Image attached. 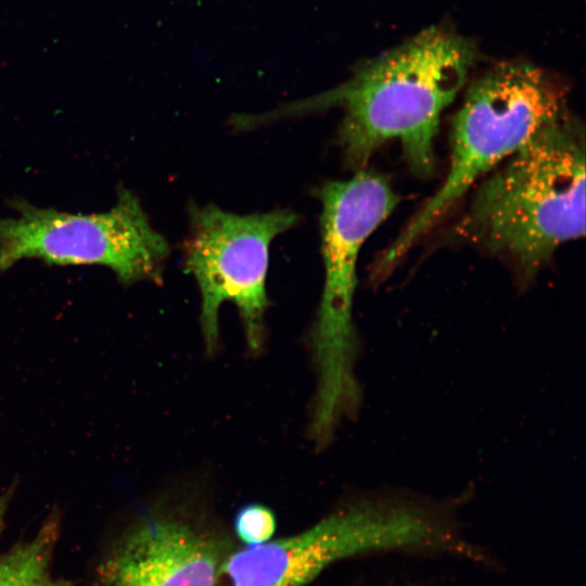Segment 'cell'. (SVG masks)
<instances>
[{
  "instance_id": "1",
  "label": "cell",
  "mask_w": 586,
  "mask_h": 586,
  "mask_svg": "<svg viewBox=\"0 0 586 586\" xmlns=\"http://www.w3.org/2000/svg\"><path fill=\"white\" fill-rule=\"evenodd\" d=\"M475 58L471 40L430 27L361 64L343 84L266 114H241L240 124L251 129L340 107L337 142L347 167L364 169L378 149L397 141L410 170L425 178L435 168L441 115L461 90Z\"/></svg>"
},
{
  "instance_id": "3",
  "label": "cell",
  "mask_w": 586,
  "mask_h": 586,
  "mask_svg": "<svg viewBox=\"0 0 586 586\" xmlns=\"http://www.w3.org/2000/svg\"><path fill=\"white\" fill-rule=\"evenodd\" d=\"M390 551L466 557L470 544L447 507L394 496L359 501L296 534L238 547L218 586H306L342 560Z\"/></svg>"
},
{
  "instance_id": "6",
  "label": "cell",
  "mask_w": 586,
  "mask_h": 586,
  "mask_svg": "<svg viewBox=\"0 0 586 586\" xmlns=\"http://www.w3.org/2000/svg\"><path fill=\"white\" fill-rule=\"evenodd\" d=\"M14 217L0 218V273L21 260L99 265L123 284L160 283L169 243L151 224L139 199L120 188L110 211L73 214L13 203Z\"/></svg>"
},
{
  "instance_id": "5",
  "label": "cell",
  "mask_w": 586,
  "mask_h": 586,
  "mask_svg": "<svg viewBox=\"0 0 586 586\" xmlns=\"http://www.w3.org/2000/svg\"><path fill=\"white\" fill-rule=\"evenodd\" d=\"M564 113L561 88L534 64L504 62L477 78L453 122L443 184L382 254L377 273L385 275L482 175Z\"/></svg>"
},
{
  "instance_id": "8",
  "label": "cell",
  "mask_w": 586,
  "mask_h": 586,
  "mask_svg": "<svg viewBox=\"0 0 586 586\" xmlns=\"http://www.w3.org/2000/svg\"><path fill=\"white\" fill-rule=\"evenodd\" d=\"M242 545L187 515L153 512L136 522L100 568L101 586H218Z\"/></svg>"
},
{
  "instance_id": "4",
  "label": "cell",
  "mask_w": 586,
  "mask_h": 586,
  "mask_svg": "<svg viewBox=\"0 0 586 586\" xmlns=\"http://www.w3.org/2000/svg\"><path fill=\"white\" fill-rule=\"evenodd\" d=\"M318 198L324 283L313 329L318 383L311 430L327 438L358 398L353 305L360 249L399 198L384 176L365 168L348 180L326 182Z\"/></svg>"
},
{
  "instance_id": "10",
  "label": "cell",
  "mask_w": 586,
  "mask_h": 586,
  "mask_svg": "<svg viewBox=\"0 0 586 586\" xmlns=\"http://www.w3.org/2000/svg\"><path fill=\"white\" fill-rule=\"evenodd\" d=\"M277 521L273 512L266 506L251 504L242 507L235 514L233 532L239 544L245 547L263 545L275 535Z\"/></svg>"
},
{
  "instance_id": "7",
  "label": "cell",
  "mask_w": 586,
  "mask_h": 586,
  "mask_svg": "<svg viewBox=\"0 0 586 586\" xmlns=\"http://www.w3.org/2000/svg\"><path fill=\"white\" fill-rule=\"evenodd\" d=\"M188 211L183 265L200 289L206 347L214 349L218 342L219 308L229 301L239 310L249 346L257 349L268 306L269 247L276 237L297 225L300 216L291 209L240 215L196 203Z\"/></svg>"
},
{
  "instance_id": "9",
  "label": "cell",
  "mask_w": 586,
  "mask_h": 586,
  "mask_svg": "<svg viewBox=\"0 0 586 586\" xmlns=\"http://www.w3.org/2000/svg\"><path fill=\"white\" fill-rule=\"evenodd\" d=\"M58 520H48L28 542L0 556V586H68L50 571Z\"/></svg>"
},
{
  "instance_id": "11",
  "label": "cell",
  "mask_w": 586,
  "mask_h": 586,
  "mask_svg": "<svg viewBox=\"0 0 586 586\" xmlns=\"http://www.w3.org/2000/svg\"><path fill=\"white\" fill-rule=\"evenodd\" d=\"M12 494H13L12 489H9L5 493L0 494V532L3 527L5 512H7L9 502L12 498Z\"/></svg>"
},
{
  "instance_id": "2",
  "label": "cell",
  "mask_w": 586,
  "mask_h": 586,
  "mask_svg": "<svg viewBox=\"0 0 586 586\" xmlns=\"http://www.w3.org/2000/svg\"><path fill=\"white\" fill-rule=\"evenodd\" d=\"M585 233V131L564 113L539 129L477 189L455 235L532 278Z\"/></svg>"
}]
</instances>
